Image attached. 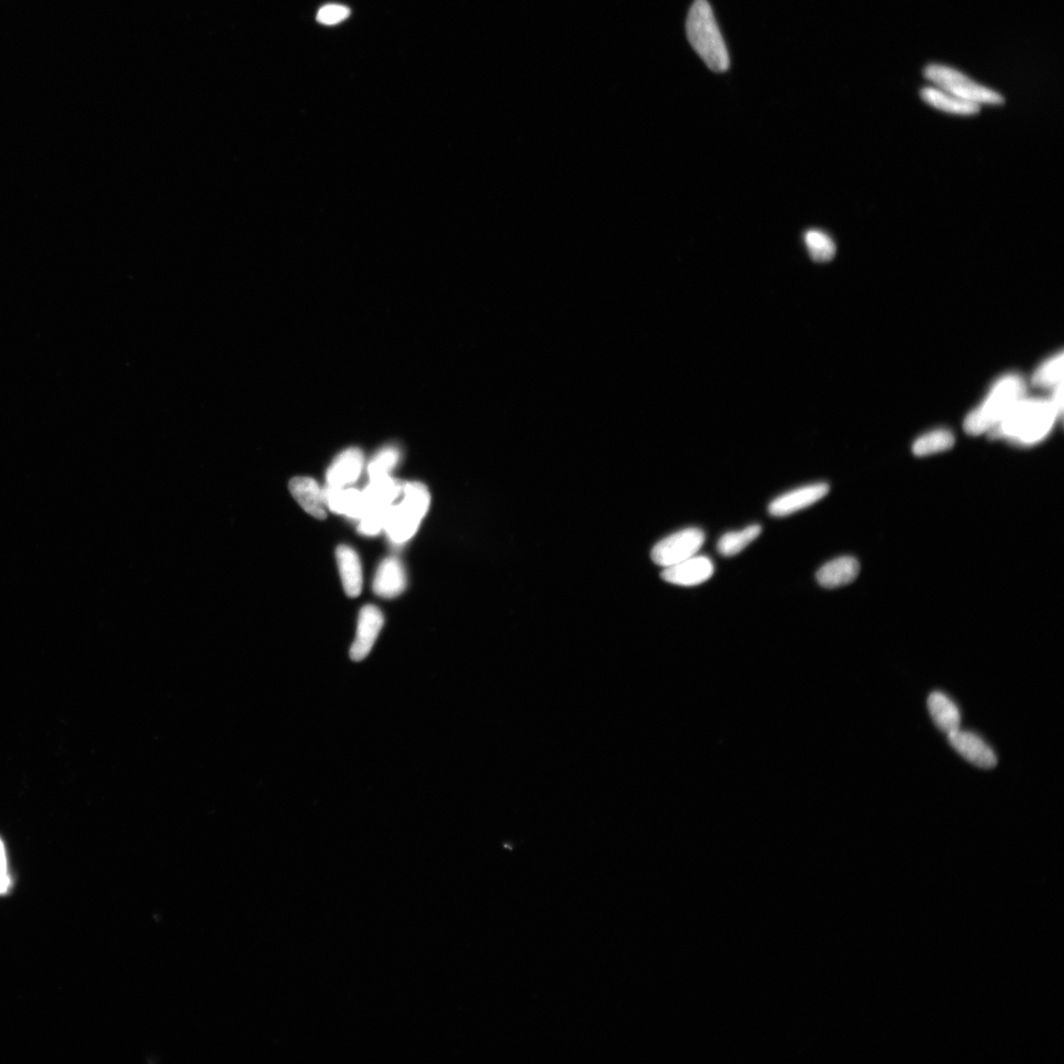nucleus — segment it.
Segmentation results:
<instances>
[{"mask_svg":"<svg viewBox=\"0 0 1064 1064\" xmlns=\"http://www.w3.org/2000/svg\"><path fill=\"white\" fill-rule=\"evenodd\" d=\"M1060 419L1049 399L1023 398L989 434L1022 447L1045 440Z\"/></svg>","mask_w":1064,"mask_h":1064,"instance_id":"nucleus-1","label":"nucleus"},{"mask_svg":"<svg viewBox=\"0 0 1064 1064\" xmlns=\"http://www.w3.org/2000/svg\"><path fill=\"white\" fill-rule=\"evenodd\" d=\"M689 43L715 73H725L731 59L711 5L707 0H695L686 20Z\"/></svg>","mask_w":1064,"mask_h":1064,"instance_id":"nucleus-2","label":"nucleus"},{"mask_svg":"<svg viewBox=\"0 0 1064 1064\" xmlns=\"http://www.w3.org/2000/svg\"><path fill=\"white\" fill-rule=\"evenodd\" d=\"M1026 383L1017 374H1008L993 384L987 398L972 410L964 422L970 435L990 433L1006 418L1010 410L1026 397Z\"/></svg>","mask_w":1064,"mask_h":1064,"instance_id":"nucleus-3","label":"nucleus"},{"mask_svg":"<svg viewBox=\"0 0 1064 1064\" xmlns=\"http://www.w3.org/2000/svg\"><path fill=\"white\" fill-rule=\"evenodd\" d=\"M404 498L399 505H392L386 530L395 543L407 542L418 532L419 525L427 514L431 497L426 486L420 482L404 484Z\"/></svg>","mask_w":1064,"mask_h":1064,"instance_id":"nucleus-4","label":"nucleus"},{"mask_svg":"<svg viewBox=\"0 0 1064 1064\" xmlns=\"http://www.w3.org/2000/svg\"><path fill=\"white\" fill-rule=\"evenodd\" d=\"M924 75L939 89L969 102L979 105H1002L1006 102L1005 98L996 91L975 83L957 69L934 64L926 67Z\"/></svg>","mask_w":1064,"mask_h":1064,"instance_id":"nucleus-5","label":"nucleus"},{"mask_svg":"<svg viewBox=\"0 0 1064 1064\" xmlns=\"http://www.w3.org/2000/svg\"><path fill=\"white\" fill-rule=\"evenodd\" d=\"M705 540V532L700 529L677 532L655 544L651 553L652 560L663 567L674 566L695 556L702 549Z\"/></svg>","mask_w":1064,"mask_h":1064,"instance_id":"nucleus-6","label":"nucleus"},{"mask_svg":"<svg viewBox=\"0 0 1064 1064\" xmlns=\"http://www.w3.org/2000/svg\"><path fill=\"white\" fill-rule=\"evenodd\" d=\"M830 486L825 482L810 484L778 497L769 505V514L783 518L814 505L829 493Z\"/></svg>","mask_w":1064,"mask_h":1064,"instance_id":"nucleus-7","label":"nucleus"},{"mask_svg":"<svg viewBox=\"0 0 1064 1064\" xmlns=\"http://www.w3.org/2000/svg\"><path fill=\"white\" fill-rule=\"evenodd\" d=\"M714 572L715 565L708 557L695 555L683 562L664 567L662 579L673 585L693 586L711 579Z\"/></svg>","mask_w":1064,"mask_h":1064,"instance_id":"nucleus-8","label":"nucleus"},{"mask_svg":"<svg viewBox=\"0 0 1064 1064\" xmlns=\"http://www.w3.org/2000/svg\"><path fill=\"white\" fill-rule=\"evenodd\" d=\"M383 625V616L374 605L364 606L359 614L356 638L351 646L350 657L360 662L366 657L376 642Z\"/></svg>","mask_w":1064,"mask_h":1064,"instance_id":"nucleus-9","label":"nucleus"},{"mask_svg":"<svg viewBox=\"0 0 1064 1064\" xmlns=\"http://www.w3.org/2000/svg\"><path fill=\"white\" fill-rule=\"evenodd\" d=\"M948 736L949 743L967 761L981 769H992L998 764L993 750L978 735L957 731Z\"/></svg>","mask_w":1064,"mask_h":1064,"instance_id":"nucleus-10","label":"nucleus"},{"mask_svg":"<svg viewBox=\"0 0 1064 1064\" xmlns=\"http://www.w3.org/2000/svg\"><path fill=\"white\" fill-rule=\"evenodd\" d=\"M324 505L334 514H344L351 519L361 520L367 514L363 494L356 489L328 488L322 490Z\"/></svg>","mask_w":1064,"mask_h":1064,"instance_id":"nucleus-11","label":"nucleus"},{"mask_svg":"<svg viewBox=\"0 0 1064 1064\" xmlns=\"http://www.w3.org/2000/svg\"><path fill=\"white\" fill-rule=\"evenodd\" d=\"M407 586V575L400 561L394 557L384 560L374 576L373 590L383 599H393L401 594Z\"/></svg>","mask_w":1064,"mask_h":1064,"instance_id":"nucleus-12","label":"nucleus"},{"mask_svg":"<svg viewBox=\"0 0 1064 1064\" xmlns=\"http://www.w3.org/2000/svg\"><path fill=\"white\" fill-rule=\"evenodd\" d=\"M859 570V563L854 557L843 556L821 567L816 580L825 589H836L853 583Z\"/></svg>","mask_w":1064,"mask_h":1064,"instance_id":"nucleus-13","label":"nucleus"},{"mask_svg":"<svg viewBox=\"0 0 1064 1064\" xmlns=\"http://www.w3.org/2000/svg\"><path fill=\"white\" fill-rule=\"evenodd\" d=\"M363 462L364 455L359 449L352 448L342 452L333 461L327 472L329 485L332 488H344L356 482L362 472Z\"/></svg>","mask_w":1064,"mask_h":1064,"instance_id":"nucleus-14","label":"nucleus"},{"mask_svg":"<svg viewBox=\"0 0 1064 1064\" xmlns=\"http://www.w3.org/2000/svg\"><path fill=\"white\" fill-rule=\"evenodd\" d=\"M289 490L302 508L318 520L327 519L322 490L316 480L310 478H295L289 482Z\"/></svg>","mask_w":1064,"mask_h":1064,"instance_id":"nucleus-15","label":"nucleus"},{"mask_svg":"<svg viewBox=\"0 0 1064 1064\" xmlns=\"http://www.w3.org/2000/svg\"><path fill=\"white\" fill-rule=\"evenodd\" d=\"M928 708L932 721L940 731L947 735L959 731L961 715L956 704L941 692L931 693L928 699Z\"/></svg>","mask_w":1064,"mask_h":1064,"instance_id":"nucleus-16","label":"nucleus"},{"mask_svg":"<svg viewBox=\"0 0 1064 1064\" xmlns=\"http://www.w3.org/2000/svg\"><path fill=\"white\" fill-rule=\"evenodd\" d=\"M403 483L391 479L389 475L371 479L367 488L362 492L367 514L373 510L392 505L403 493Z\"/></svg>","mask_w":1064,"mask_h":1064,"instance_id":"nucleus-17","label":"nucleus"},{"mask_svg":"<svg viewBox=\"0 0 1064 1064\" xmlns=\"http://www.w3.org/2000/svg\"><path fill=\"white\" fill-rule=\"evenodd\" d=\"M337 560L341 580L347 594L357 597L362 592L363 574L359 556L351 547L340 545L337 550Z\"/></svg>","mask_w":1064,"mask_h":1064,"instance_id":"nucleus-18","label":"nucleus"},{"mask_svg":"<svg viewBox=\"0 0 1064 1064\" xmlns=\"http://www.w3.org/2000/svg\"><path fill=\"white\" fill-rule=\"evenodd\" d=\"M920 97L928 105L945 113L959 116H972L980 113L979 104L969 102L934 87L921 89Z\"/></svg>","mask_w":1064,"mask_h":1064,"instance_id":"nucleus-19","label":"nucleus"},{"mask_svg":"<svg viewBox=\"0 0 1064 1064\" xmlns=\"http://www.w3.org/2000/svg\"><path fill=\"white\" fill-rule=\"evenodd\" d=\"M761 532L762 526L759 524L747 526L743 531L727 532L719 539L717 550L725 557L734 556L744 550Z\"/></svg>","mask_w":1064,"mask_h":1064,"instance_id":"nucleus-20","label":"nucleus"},{"mask_svg":"<svg viewBox=\"0 0 1064 1064\" xmlns=\"http://www.w3.org/2000/svg\"><path fill=\"white\" fill-rule=\"evenodd\" d=\"M954 435L950 431L945 429L935 430L921 435L915 442L913 452L917 457H927V455L951 449L954 447Z\"/></svg>","mask_w":1064,"mask_h":1064,"instance_id":"nucleus-21","label":"nucleus"},{"mask_svg":"<svg viewBox=\"0 0 1064 1064\" xmlns=\"http://www.w3.org/2000/svg\"><path fill=\"white\" fill-rule=\"evenodd\" d=\"M805 242L810 258L816 262H828L832 260L836 256L837 247L835 242L822 231H807L805 233Z\"/></svg>","mask_w":1064,"mask_h":1064,"instance_id":"nucleus-22","label":"nucleus"},{"mask_svg":"<svg viewBox=\"0 0 1064 1064\" xmlns=\"http://www.w3.org/2000/svg\"><path fill=\"white\" fill-rule=\"evenodd\" d=\"M1033 383L1040 388H1056L1063 383V353L1060 352L1043 362L1033 374Z\"/></svg>","mask_w":1064,"mask_h":1064,"instance_id":"nucleus-23","label":"nucleus"},{"mask_svg":"<svg viewBox=\"0 0 1064 1064\" xmlns=\"http://www.w3.org/2000/svg\"><path fill=\"white\" fill-rule=\"evenodd\" d=\"M392 505L369 512L360 521L358 532L362 535L374 536L386 529Z\"/></svg>","mask_w":1064,"mask_h":1064,"instance_id":"nucleus-24","label":"nucleus"},{"mask_svg":"<svg viewBox=\"0 0 1064 1064\" xmlns=\"http://www.w3.org/2000/svg\"><path fill=\"white\" fill-rule=\"evenodd\" d=\"M399 459L400 453L397 450L393 448L383 450L368 466L370 479H374L389 475V472L397 465Z\"/></svg>","mask_w":1064,"mask_h":1064,"instance_id":"nucleus-25","label":"nucleus"},{"mask_svg":"<svg viewBox=\"0 0 1064 1064\" xmlns=\"http://www.w3.org/2000/svg\"><path fill=\"white\" fill-rule=\"evenodd\" d=\"M349 15L350 10L348 7L339 4H329L320 9L317 20L324 25H336L344 22Z\"/></svg>","mask_w":1064,"mask_h":1064,"instance_id":"nucleus-26","label":"nucleus"},{"mask_svg":"<svg viewBox=\"0 0 1064 1064\" xmlns=\"http://www.w3.org/2000/svg\"><path fill=\"white\" fill-rule=\"evenodd\" d=\"M0 883H2L6 892L9 890L10 885H12V881H10L8 875L5 849L2 840H0Z\"/></svg>","mask_w":1064,"mask_h":1064,"instance_id":"nucleus-27","label":"nucleus"},{"mask_svg":"<svg viewBox=\"0 0 1064 1064\" xmlns=\"http://www.w3.org/2000/svg\"><path fill=\"white\" fill-rule=\"evenodd\" d=\"M1053 409L1059 414L1061 418L1063 412V383L1059 384L1056 388L1051 390V397L1049 398Z\"/></svg>","mask_w":1064,"mask_h":1064,"instance_id":"nucleus-28","label":"nucleus"},{"mask_svg":"<svg viewBox=\"0 0 1064 1064\" xmlns=\"http://www.w3.org/2000/svg\"><path fill=\"white\" fill-rule=\"evenodd\" d=\"M5 893H7V892L4 889V887L3 886L2 883H0V895H4Z\"/></svg>","mask_w":1064,"mask_h":1064,"instance_id":"nucleus-29","label":"nucleus"}]
</instances>
